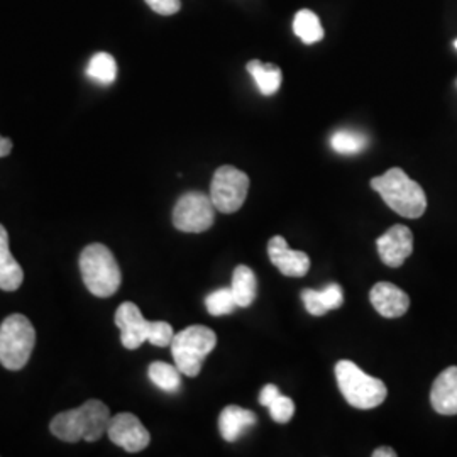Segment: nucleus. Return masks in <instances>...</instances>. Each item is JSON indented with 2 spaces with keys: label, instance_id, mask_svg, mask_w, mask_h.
I'll list each match as a JSON object with an SVG mask.
<instances>
[{
  "label": "nucleus",
  "instance_id": "f257e3e1",
  "mask_svg": "<svg viewBox=\"0 0 457 457\" xmlns=\"http://www.w3.org/2000/svg\"><path fill=\"white\" fill-rule=\"evenodd\" d=\"M111 419V410L104 402L88 400L79 409L58 413L51 420L49 430L60 441L70 444L97 442L104 437V434H107Z\"/></svg>",
  "mask_w": 457,
  "mask_h": 457
},
{
  "label": "nucleus",
  "instance_id": "f03ea898",
  "mask_svg": "<svg viewBox=\"0 0 457 457\" xmlns=\"http://www.w3.org/2000/svg\"><path fill=\"white\" fill-rule=\"evenodd\" d=\"M376 190L386 205L402 217L419 219L427 211V196L424 188L411 180L402 168H392L385 175L371 180Z\"/></svg>",
  "mask_w": 457,
  "mask_h": 457
},
{
  "label": "nucleus",
  "instance_id": "7ed1b4c3",
  "mask_svg": "<svg viewBox=\"0 0 457 457\" xmlns=\"http://www.w3.org/2000/svg\"><path fill=\"white\" fill-rule=\"evenodd\" d=\"M115 326L120 328L122 345L129 351L151 343L158 347H166L173 341V327L168 322H149L139 307L132 302H124L115 312Z\"/></svg>",
  "mask_w": 457,
  "mask_h": 457
},
{
  "label": "nucleus",
  "instance_id": "20e7f679",
  "mask_svg": "<svg viewBox=\"0 0 457 457\" xmlns=\"http://www.w3.org/2000/svg\"><path fill=\"white\" fill-rule=\"evenodd\" d=\"M80 271L85 287L98 298H109L120 288L122 273L107 245H87L80 254Z\"/></svg>",
  "mask_w": 457,
  "mask_h": 457
},
{
  "label": "nucleus",
  "instance_id": "39448f33",
  "mask_svg": "<svg viewBox=\"0 0 457 457\" xmlns=\"http://www.w3.org/2000/svg\"><path fill=\"white\" fill-rule=\"evenodd\" d=\"M336 378L345 402L354 409H376L386 400L388 390L385 383L366 375L353 361H339L336 364Z\"/></svg>",
  "mask_w": 457,
  "mask_h": 457
},
{
  "label": "nucleus",
  "instance_id": "423d86ee",
  "mask_svg": "<svg viewBox=\"0 0 457 457\" xmlns=\"http://www.w3.org/2000/svg\"><path fill=\"white\" fill-rule=\"evenodd\" d=\"M36 330L26 315L12 313L0 326V364L5 370H22L33 354Z\"/></svg>",
  "mask_w": 457,
  "mask_h": 457
},
{
  "label": "nucleus",
  "instance_id": "0eeeda50",
  "mask_svg": "<svg viewBox=\"0 0 457 457\" xmlns=\"http://www.w3.org/2000/svg\"><path fill=\"white\" fill-rule=\"evenodd\" d=\"M171 354L181 375L195 378L202 370L205 358L217 345V336L205 326H190L173 336Z\"/></svg>",
  "mask_w": 457,
  "mask_h": 457
},
{
  "label": "nucleus",
  "instance_id": "6e6552de",
  "mask_svg": "<svg viewBox=\"0 0 457 457\" xmlns=\"http://www.w3.org/2000/svg\"><path fill=\"white\" fill-rule=\"evenodd\" d=\"M249 177L236 166L224 164L213 173L211 198L215 211L222 213L237 212L247 198Z\"/></svg>",
  "mask_w": 457,
  "mask_h": 457
},
{
  "label": "nucleus",
  "instance_id": "1a4fd4ad",
  "mask_svg": "<svg viewBox=\"0 0 457 457\" xmlns=\"http://www.w3.org/2000/svg\"><path fill=\"white\" fill-rule=\"evenodd\" d=\"M215 207L209 194L188 192L181 195L173 209V226L188 234L205 232L212 228Z\"/></svg>",
  "mask_w": 457,
  "mask_h": 457
},
{
  "label": "nucleus",
  "instance_id": "9d476101",
  "mask_svg": "<svg viewBox=\"0 0 457 457\" xmlns=\"http://www.w3.org/2000/svg\"><path fill=\"white\" fill-rule=\"evenodd\" d=\"M107 436L111 441L114 442L115 445L122 447L128 453H141L151 442V436H149L146 427L141 424V420L134 413H129V411L117 413L111 419Z\"/></svg>",
  "mask_w": 457,
  "mask_h": 457
},
{
  "label": "nucleus",
  "instance_id": "9b49d317",
  "mask_svg": "<svg viewBox=\"0 0 457 457\" xmlns=\"http://www.w3.org/2000/svg\"><path fill=\"white\" fill-rule=\"evenodd\" d=\"M381 262L390 268H400L413 253V234L407 226H393L376 241Z\"/></svg>",
  "mask_w": 457,
  "mask_h": 457
},
{
  "label": "nucleus",
  "instance_id": "f8f14e48",
  "mask_svg": "<svg viewBox=\"0 0 457 457\" xmlns=\"http://www.w3.org/2000/svg\"><path fill=\"white\" fill-rule=\"evenodd\" d=\"M268 256L285 277H305L311 270V258L303 251L290 249L281 236H275L268 243Z\"/></svg>",
  "mask_w": 457,
  "mask_h": 457
},
{
  "label": "nucleus",
  "instance_id": "ddd939ff",
  "mask_svg": "<svg viewBox=\"0 0 457 457\" xmlns=\"http://www.w3.org/2000/svg\"><path fill=\"white\" fill-rule=\"evenodd\" d=\"M370 300L375 311L386 319H398L405 315L410 309V296L402 288L393 283H376L371 288Z\"/></svg>",
  "mask_w": 457,
  "mask_h": 457
},
{
  "label": "nucleus",
  "instance_id": "4468645a",
  "mask_svg": "<svg viewBox=\"0 0 457 457\" xmlns=\"http://www.w3.org/2000/svg\"><path fill=\"white\" fill-rule=\"evenodd\" d=\"M430 403L441 415H457V366H449L436 378Z\"/></svg>",
  "mask_w": 457,
  "mask_h": 457
},
{
  "label": "nucleus",
  "instance_id": "2eb2a0df",
  "mask_svg": "<svg viewBox=\"0 0 457 457\" xmlns=\"http://www.w3.org/2000/svg\"><path fill=\"white\" fill-rule=\"evenodd\" d=\"M24 281V270L9 249V234L0 224V290L16 292Z\"/></svg>",
  "mask_w": 457,
  "mask_h": 457
},
{
  "label": "nucleus",
  "instance_id": "dca6fc26",
  "mask_svg": "<svg viewBox=\"0 0 457 457\" xmlns=\"http://www.w3.org/2000/svg\"><path fill=\"white\" fill-rule=\"evenodd\" d=\"M302 300L311 315L322 317L327 312L336 311L343 305V288L337 283H330L322 290H303Z\"/></svg>",
  "mask_w": 457,
  "mask_h": 457
},
{
  "label": "nucleus",
  "instance_id": "f3484780",
  "mask_svg": "<svg viewBox=\"0 0 457 457\" xmlns=\"http://www.w3.org/2000/svg\"><path fill=\"white\" fill-rule=\"evenodd\" d=\"M256 424V415L251 410L228 405L219 417V430L224 441L236 442L249 427Z\"/></svg>",
  "mask_w": 457,
  "mask_h": 457
},
{
  "label": "nucleus",
  "instance_id": "a211bd4d",
  "mask_svg": "<svg viewBox=\"0 0 457 457\" xmlns=\"http://www.w3.org/2000/svg\"><path fill=\"white\" fill-rule=\"evenodd\" d=\"M230 290L234 294L237 307H249L258 295V281L254 271L245 264L237 266L232 273Z\"/></svg>",
  "mask_w": 457,
  "mask_h": 457
},
{
  "label": "nucleus",
  "instance_id": "6ab92c4d",
  "mask_svg": "<svg viewBox=\"0 0 457 457\" xmlns=\"http://www.w3.org/2000/svg\"><path fill=\"white\" fill-rule=\"evenodd\" d=\"M247 71L249 75L254 79V82L258 85L260 92L262 96L270 97L273 94H277L281 85V70L273 63H262L260 60H253L247 63Z\"/></svg>",
  "mask_w": 457,
  "mask_h": 457
},
{
  "label": "nucleus",
  "instance_id": "aec40b11",
  "mask_svg": "<svg viewBox=\"0 0 457 457\" xmlns=\"http://www.w3.org/2000/svg\"><path fill=\"white\" fill-rule=\"evenodd\" d=\"M149 379L166 393H177L181 386V371L177 366H171L168 362H151L147 368Z\"/></svg>",
  "mask_w": 457,
  "mask_h": 457
},
{
  "label": "nucleus",
  "instance_id": "412c9836",
  "mask_svg": "<svg viewBox=\"0 0 457 457\" xmlns=\"http://www.w3.org/2000/svg\"><path fill=\"white\" fill-rule=\"evenodd\" d=\"M294 31L305 45L319 43L324 37V28L320 19L309 9H302L295 14Z\"/></svg>",
  "mask_w": 457,
  "mask_h": 457
},
{
  "label": "nucleus",
  "instance_id": "4be33fe9",
  "mask_svg": "<svg viewBox=\"0 0 457 457\" xmlns=\"http://www.w3.org/2000/svg\"><path fill=\"white\" fill-rule=\"evenodd\" d=\"M87 75L102 85H111L117 79V63L109 53H97L87 66Z\"/></svg>",
  "mask_w": 457,
  "mask_h": 457
},
{
  "label": "nucleus",
  "instance_id": "5701e85b",
  "mask_svg": "<svg viewBox=\"0 0 457 457\" xmlns=\"http://www.w3.org/2000/svg\"><path fill=\"white\" fill-rule=\"evenodd\" d=\"M330 146L339 154H358L368 146V137L358 131L341 129L332 134Z\"/></svg>",
  "mask_w": 457,
  "mask_h": 457
},
{
  "label": "nucleus",
  "instance_id": "b1692460",
  "mask_svg": "<svg viewBox=\"0 0 457 457\" xmlns=\"http://www.w3.org/2000/svg\"><path fill=\"white\" fill-rule=\"evenodd\" d=\"M205 307L211 315L219 317V315L232 313L236 311L237 303H236V298H234L230 288H219L205 298Z\"/></svg>",
  "mask_w": 457,
  "mask_h": 457
},
{
  "label": "nucleus",
  "instance_id": "393cba45",
  "mask_svg": "<svg viewBox=\"0 0 457 457\" xmlns=\"http://www.w3.org/2000/svg\"><path fill=\"white\" fill-rule=\"evenodd\" d=\"M268 409H270L271 419H273L275 422H278V424H287V422H290L295 413L294 402H292L288 396L281 395V393L278 395L277 400H275Z\"/></svg>",
  "mask_w": 457,
  "mask_h": 457
},
{
  "label": "nucleus",
  "instance_id": "a878e982",
  "mask_svg": "<svg viewBox=\"0 0 457 457\" xmlns=\"http://www.w3.org/2000/svg\"><path fill=\"white\" fill-rule=\"evenodd\" d=\"M147 5L162 16H173L181 9L180 0H145Z\"/></svg>",
  "mask_w": 457,
  "mask_h": 457
},
{
  "label": "nucleus",
  "instance_id": "bb28decb",
  "mask_svg": "<svg viewBox=\"0 0 457 457\" xmlns=\"http://www.w3.org/2000/svg\"><path fill=\"white\" fill-rule=\"evenodd\" d=\"M278 395H279V390L275 385H266L260 395V403L262 407H270L277 400Z\"/></svg>",
  "mask_w": 457,
  "mask_h": 457
},
{
  "label": "nucleus",
  "instance_id": "cd10ccee",
  "mask_svg": "<svg viewBox=\"0 0 457 457\" xmlns=\"http://www.w3.org/2000/svg\"><path fill=\"white\" fill-rule=\"evenodd\" d=\"M11 153H12V141L4 137V136H0V158L9 156Z\"/></svg>",
  "mask_w": 457,
  "mask_h": 457
},
{
  "label": "nucleus",
  "instance_id": "c85d7f7f",
  "mask_svg": "<svg viewBox=\"0 0 457 457\" xmlns=\"http://www.w3.org/2000/svg\"><path fill=\"white\" fill-rule=\"evenodd\" d=\"M373 457H396V453L390 447H379L373 453Z\"/></svg>",
  "mask_w": 457,
  "mask_h": 457
},
{
  "label": "nucleus",
  "instance_id": "c756f323",
  "mask_svg": "<svg viewBox=\"0 0 457 457\" xmlns=\"http://www.w3.org/2000/svg\"><path fill=\"white\" fill-rule=\"evenodd\" d=\"M454 46H456V49H457V39H456V41H454Z\"/></svg>",
  "mask_w": 457,
  "mask_h": 457
}]
</instances>
